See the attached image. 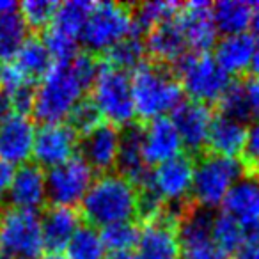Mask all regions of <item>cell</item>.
Returning a JSON list of instances; mask_svg holds the SVG:
<instances>
[{"label":"cell","instance_id":"cell-1","mask_svg":"<svg viewBox=\"0 0 259 259\" xmlns=\"http://www.w3.org/2000/svg\"><path fill=\"white\" fill-rule=\"evenodd\" d=\"M80 219L89 227L137 222V188L121 174H101L82 199Z\"/></svg>","mask_w":259,"mask_h":259},{"label":"cell","instance_id":"cell-2","mask_svg":"<svg viewBox=\"0 0 259 259\" xmlns=\"http://www.w3.org/2000/svg\"><path fill=\"white\" fill-rule=\"evenodd\" d=\"M135 121L146 122L156 117H165L183 101V89L176 75L167 66L142 62L132 76Z\"/></svg>","mask_w":259,"mask_h":259},{"label":"cell","instance_id":"cell-3","mask_svg":"<svg viewBox=\"0 0 259 259\" xmlns=\"http://www.w3.org/2000/svg\"><path fill=\"white\" fill-rule=\"evenodd\" d=\"M83 91L85 87L76 76L71 61L54 62L36 89L32 114L43 124L62 122L82 100Z\"/></svg>","mask_w":259,"mask_h":259},{"label":"cell","instance_id":"cell-4","mask_svg":"<svg viewBox=\"0 0 259 259\" xmlns=\"http://www.w3.org/2000/svg\"><path fill=\"white\" fill-rule=\"evenodd\" d=\"M197 156L190 197L195 204L211 209L222 204L238 178L245 176L243 165L240 158H226L208 151H202Z\"/></svg>","mask_w":259,"mask_h":259},{"label":"cell","instance_id":"cell-5","mask_svg":"<svg viewBox=\"0 0 259 259\" xmlns=\"http://www.w3.org/2000/svg\"><path fill=\"white\" fill-rule=\"evenodd\" d=\"M178 82L183 93L190 96L192 101L202 105H211L222 98V94L231 85V76L217 64L213 55L209 54H194L187 55L178 61L172 68Z\"/></svg>","mask_w":259,"mask_h":259},{"label":"cell","instance_id":"cell-6","mask_svg":"<svg viewBox=\"0 0 259 259\" xmlns=\"http://www.w3.org/2000/svg\"><path fill=\"white\" fill-rule=\"evenodd\" d=\"M132 27V6L121 2H98L91 8L80 39L87 47V52L101 55L105 50L130 36Z\"/></svg>","mask_w":259,"mask_h":259},{"label":"cell","instance_id":"cell-7","mask_svg":"<svg viewBox=\"0 0 259 259\" xmlns=\"http://www.w3.org/2000/svg\"><path fill=\"white\" fill-rule=\"evenodd\" d=\"M91 87V100L105 121L115 126H126L135 121L132 78L128 73L101 64Z\"/></svg>","mask_w":259,"mask_h":259},{"label":"cell","instance_id":"cell-8","mask_svg":"<svg viewBox=\"0 0 259 259\" xmlns=\"http://www.w3.org/2000/svg\"><path fill=\"white\" fill-rule=\"evenodd\" d=\"M45 248L41 217L18 208H0V250L13 259H37Z\"/></svg>","mask_w":259,"mask_h":259},{"label":"cell","instance_id":"cell-9","mask_svg":"<svg viewBox=\"0 0 259 259\" xmlns=\"http://www.w3.org/2000/svg\"><path fill=\"white\" fill-rule=\"evenodd\" d=\"M47 176V199L50 206L73 208L85 197L93 185L94 170L85 160L75 155L68 162L48 169Z\"/></svg>","mask_w":259,"mask_h":259},{"label":"cell","instance_id":"cell-10","mask_svg":"<svg viewBox=\"0 0 259 259\" xmlns=\"http://www.w3.org/2000/svg\"><path fill=\"white\" fill-rule=\"evenodd\" d=\"M78 148V135L68 122H48L36 130L32 146L34 163L43 167H57L73 158Z\"/></svg>","mask_w":259,"mask_h":259},{"label":"cell","instance_id":"cell-11","mask_svg":"<svg viewBox=\"0 0 259 259\" xmlns=\"http://www.w3.org/2000/svg\"><path fill=\"white\" fill-rule=\"evenodd\" d=\"M194 167L195 158L190 153H178L176 156L156 165L153 172V185L165 204H181L192 201Z\"/></svg>","mask_w":259,"mask_h":259},{"label":"cell","instance_id":"cell-12","mask_svg":"<svg viewBox=\"0 0 259 259\" xmlns=\"http://www.w3.org/2000/svg\"><path fill=\"white\" fill-rule=\"evenodd\" d=\"M137 247L139 259H180L183 248L178 238V220L163 209L158 219L141 227Z\"/></svg>","mask_w":259,"mask_h":259},{"label":"cell","instance_id":"cell-13","mask_svg":"<svg viewBox=\"0 0 259 259\" xmlns=\"http://www.w3.org/2000/svg\"><path fill=\"white\" fill-rule=\"evenodd\" d=\"M170 121L180 135L181 146L187 148V153L192 156L201 155L206 149L209 126L213 121L211 108L197 101L183 100L172 110Z\"/></svg>","mask_w":259,"mask_h":259},{"label":"cell","instance_id":"cell-14","mask_svg":"<svg viewBox=\"0 0 259 259\" xmlns=\"http://www.w3.org/2000/svg\"><path fill=\"white\" fill-rule=\"evenodd\" d=\"M176 23L183 32L187 47L194 54H208L217 41V27L213 22L209 2H188L180 8Z\"/></svg>","mask_w":259,"mask_h":259},{"label":"cell","instance_id":"cell-15","mask_svg":"<svg viewBox=\"0 0 259 259\" xmlns=\"http://www.w3.org/2000/svg\"><path fill=\"white\" fill-rule=\"evenodd\" d=\"M80 158L93 170L101 174H108L117 163L119 153V128L112 122L103 121L100 126L78 139Z\"/></svg>","mask_w":259,"mask_h":259},{"label":"cell","instance_id":"cell-16","mask_svg":"<svg viewBox=\"0 0 259 259\" xmlns=\"http://www.w3.org/2000/svg\"><path fill=\"white\" fill-rule=\"evenodd\" d=\"M34 122L29 115L9 114L0 121V160L9 165H22L32 156Z\"/></svg>","mask_w":259,"mask_h":259},{"label":"cell","instance_id":"cell-17","mask_svg":"<svg viewBox=\"0 0 259 259\" xmlns=\"http://www.w3.org/2000/svg\"><path fill=\"white\" fill-rule=\"evenodd\" d=\"M8 197L11 208L27 209L37 213V209L47 208V176L45 170L36 163H22L13 174Z\"/></svg>","mask_w":259,"mask_h":259},{"label":"cell","instance_id":"cell-18","mask_svg":"<svg viewBox=\"0 0 259 259\" xmlns=\"http://www.w3.org/2000/svg\"><path fill=\"white\" fill-rule=\"evenodd\" d=\"M146 55H149V62L160 66H167L172 69L183 55L188 54L187 41L183 32L178 27L176 18L162 22L146 32L144 39Z\"/></svg>","mask_w":259,"mask_h":259},{"label":"cell","instance_id":"cell-19","mask_svg":"<svg viewBox=\"0 0 259 259\" xmlns=\"http://www.w3.org/2000/svg\"><path fill=\"white\" fill-rule=\"evenodd\" d=\"M224 213L233 217L245 231L259 226V180L248 178L233 185L222 201Z\"/></svg>","mask_w":259,"mask_h":259},{"label":"cell","instance_id":"cell-20","mask_svg":"<svg viewBox=\"0 0 259 259\" xmlns=\"http://www.w3.org/2000/svg\"><path fill=\"white\" fill-rule=\"evenodd\" d=\"M144 160L149 167L158 165L181 153V141L170 117H156L144 124Z\"/></svg>","mask_w":259,"mask_h":259},{"label":"cell","instance_id":"cell-21","mask_svg":"<svg viewBox=\"0 0 259 259\" xmlns=\"http://www.w3.org/2000/svg\"><path fill=\"white\" fill-rule=\"evenodd\" d=\"M80 227V213L75 208L48 204L41 217L43 243L48 254H61Z\"/></svg>","mask_w":259,"mask_h":259},{"label":"cell","instance_id":"cell-22","mask_svg":"<svg viewBox=\"0 0 259 259\" xmlns=\"http://www.w3.org/2000/svg\"><path fill=\"white\" fill-rule=\"evenodd\" d=\"M247 135L248 130L243 122L217 114L213 115L211 126H209L204 151L226 156V158H238V156L241 158L247 146Z\"/></svg>","mask_w":259,"mask_h":259},{"label":"cell","instance_id":"cell-23","mask_svg":"<svg viewBox=\"0 0 259 259\" xmlns=\"http://www.w3.org/2000/svg\"><path fill=\"white\" fill-rule=\"evenodd\" d=\"M255 39L250 34H233L224 36L217 43L213 59L227 75H243L250 69L252 55H254Z\"/></svg>","mask_w":259,"mask_h":259},{"label":"cell","instance_id":"cell-24","mask_svg":"<svg viewBox=\"0 0 259 259\" xmlns=\"http://www.w3.org/2000/svg\"><path fill=\"white\" fill-rule=\"evenodd\" d=\"M213 220L215 215H211V209L202 208L192 201L178 219V238L181 248H194L211 243Z\"/></svg>","mask_w":259,"mask_h":259},{"label":"cell","instance_id":"cell-25","mask_svg":"<svg viewBox=\"0 0 259 259\" xmlns=\"http://www.w3.org/2000/svg\"><path fill=\"white\" fill-rule=\"evenodd\" d=\"M9 64H13V68L18 71V75L25 82L34 83L45 78L54 62H52V55L45 47L43 39L34 34V36L27 37L25 43L16 54L15 62H9Z\"/></svg>","mask_w":259,"mask_h":259},{"label":"cell","instance_id":"cell-26","mask_svg":"<svg viewBox=\"0 0 259 259\" xmlns=\"http://www.w3.org/2000/svg\"><path fill=\"white\" fill-rule=\"evenodd\" d=\"M217 32L224 36L243 34L252 25V4L241 0H222L211 6Z\"/></svg>","mask_w":259,"mask_h":259},{"label":"cell","instance_id":"cell-27","mask_svg":"<svg viewBox=\"0 0 259 259\" xmlns=\"http://www.w3.org/2000/svg\"><path fill=\"white\" fill-rule=\"evenodd\" d=\"M100 57V62L105 66H110L119 71H135L139 66L144 62L146 57V47L144 39L137 34H130L124 39L115 43L108 50H105Z\"/></svg>","mask_w":259,"mask_h":259},{"label":"cell","instance_id":"cell-28","mask_svg":"<svg viewBox=\"0 0 259 259\" xmlns=\"http://www.w3.org/2000/svg\"><path fill=\"white\" fill-rule=\"evenodd\" d=\"M180 8L181 4L178 2H142L132 6V18H134L132 32L141 37L146 36V32L155 25L176 18Z\"/></svg>","mask_w":259,"mask_h":259},{"label":"cell","instance_id":"cell-29","mask_svg":"<svg viewBox=\"0 0 259 259\" xmlns=\"http://www.w3.org/2000/svg\"><path fill=\"white\" fill-rule=\"evenodd\" d=\"M93 4L94 2H85V0H71V2L59 4L57 13L48 27L73 39H80Z\"/></svg>","mask_w":259,"mask_h":259},{"label":"cell","instance_id":"cell-30","mask_svg":"<svg viewBox=\"0 0 259 259\" xmlns=\"http://www.w3.org/2000/svg\"><path fill=\"white\" fill-rule=\"evenodd\" d=\"M29 29L20 13H9L0 16V62L9 64L15 61L16 54L25 43Z\"/></svg>","mask_w":259,"mask_h":259},{"label":"cell","instance_id":"cell-31","mask_svg":"<svg viewBox=\"0 0 259 259\" xmlns=\"http://www.w3.org/2000/svg\"><path fill=\"white\" fill-rule=\"evenodd\" d=\"M245 233L247 231L233 219V217L220 213L213 220V229H211V243L215 245L219 250H222L226 255L238 254L245 241Z\"/></svg>","mask_w":259,"mask_h":259},{"label":"cell","instance_id":"cell-32","mask_svg":"<svg viewBox=\"0 0 259 259\" xmlns=\"http://www.w3.org/2000/svg\"><path fill=\"white\" fill-rule=\"evenodd\" d=\"M64 250L66 259H105V247L100 233L89 226L78 227Z\"/></svg>","mask_w":259,"mask_h":259},{"label":"cell","instance_id":"cell-33","mask_svg":"<svg viewBox=\"0 0 259 259\" xmlns=\"http://www.w3.org/2000/svg\"><path fill=\"white\" fill-rule=\"evenodd\" d=\"M217 110H219V115L234 119V121L245 124L252 115L247 91H245V83L231 82V85L222 94V98L217 101Z\"/></svg>","mask_w":259,"mask_h":259},{"label":"cell","instance_id":"cell-34","mask_svg":"<svg viewBox=\"0 0 259 259\" xmlns=\"http://www.w3.org/2000/svg\"><path fill=\"white\" fill-rule=\"evenodd\" d=\"M141 227L137 222H119L101 229L100 238L105 248L110 252H130L137 245Z\"/></svg>","mask_w":259,"mask_h":259},{"label":"cell","instance_id":"cell-35","mask_svg":"<svg viewBox=\"0 0 259 259\" xmlns=\"http://www.w3.org/2000/svg\"><path fill=\"white\" fill-rule=\"evenodd\" d=\"M57 8L59 2H54V0H25L18 4L20 16L25 22L27 29L34 32H39L50 25L57 13Z\"/></svg>","mask_w":259,"mask_h":259},{"label":"cell","instance_id":"cell-36","mask_svg":"<svg viewBox=\"0 0 259 259\" xmlns=\"http://www.w3.org/2000/svg\"><path fill=\"white\" fill-rule=\"evenodd\" d=\"M103 121V115L100 114V110L91 98H82L68 115V126L78 135V139L93 132Z\"/></svg>","mask_w":259,"mask_h":259},{"label":"cell","instance_id":"cell-37","mask_svg":"<svg viewBox=\"0 0 259 259\" xmlns=\"http://www.w3.org/2000/svg\"><path fill=\"white\" fill-rule=\"evenodd\" d=\"M243 165V172L248 178L259 180V122H255L247 135V146H245L243 156L240 158Z\"/></svg>","mask_w":259,"mask_h":259},{"label":"cell","instance_id":"cell-38","mask_svg":"<svg viewBox=\"0 0 259 259\" xmlns=\"http://www.w3.org/2000/svg\"><path fill=\"white\" fill-rule=\"evenodd\" d=\"M236 259H259V226L245 233V241L238 250Z\"/></svg>","mask_w":259,"mask_h":259},{"label":"cell","instance_id":"cell-39","mask_svg":"<svg viewBox=\"0 0 259 259\" xmlns=\"http://www.w3.org/2000/svg\"><path fill=\"white\" fill-rule=\"evenodd\" d=\"M180 259H227V255L222 250H219L213 243H208L201 245V247L185 248Z\"/></svg>","mask_w":259,"mask_h":259},{"label":"cell","instance_id":"cell-40","mask_svg":"<svg viewBox=\"0 0 259 259\" xmlns=\"http://www.w3.org/2000/svg\"><path fill=\"white\" fill-rule=\"evenodd\" d=\"M245 91H247L248 103H250V110L254 115L259 117V76L250 78L245 83Z\"/></svg>","mask_w":259,"mask_h":259},{"label":"cell","instance_id":"cell-41","mask_svg":"<svg viewBox=\"0 0 259 259\" xmlns=\"http://www.w3.org/2000/svg\"><path fill=\"white\" fill-rule=\"evenodd\" d=\"M13 174H15L13 165H9V163L0 160V199L8 194L9 185H11V181H13Z\"/></svg>","mask_w":259,"mask_h":259},{"label":"cell","instance_id":"cell-42","mask_svg":"<svg viewBox=\"0 0 259 259\" xmlns=\"http://www.w3.org/2000/svg\"><path fill=\"white\" fill-rule=\"evenodd\" d=\"M250 71L254 73L255 76H259V37L255 39V45H254V55H252Z\"/></svg>","mask_w":259,"mask_h":259},{"label":"cell","instance_id":"cell-43","mask_svg":"<svg viewBox=\"0 0 259 259\" xmlns=\"http://www.w3.org/2000/svg\"><path fill=\"white\" fill-rule=\"evenodd\" d=\"M18 4L11 2V0H0V16L2 15H9V13H16Z\"/></svg>","mask_w":259,"mask_h":259},{"label":"cell","instance_id":"cell-44","mask_svg":"<svg viewBox=\"0 0 259 259\" xmlns=\"http://www.w3.org/2000/svg\"><path fill=\"white\" fill-rule=\"evenodd\" d=\"M105 259H139L137 254H134V252H110V254L107 255Z\"/></svg>","mask_w":259,"mask_h":259},{"label":"cell","instance_id":"cell-45","mask_svg":"<svg viewBox=\"0 0 259 259\" xmlns=\"http://www.w3.org/2000/svg\"><path fill=\"white\" fill-rule=\"evenodd\" d=\"M252 25L259 32V2L252 6Z\"/></svg>","mask_w":259,"mask_h":259},{"label":"cell","instance_id":"cell-46","mask_svg":"<svg viewBox=\"0 0 259 259\" xmlns=\"http://www.w3.org/2000/svg\"><path fill=\"white\" fill-rule=\"evenodd\" d=\"M41 259H66L64 255H61V254H47V255H43Z\"/></svg>","mask_w":259,"mask_h":259},{"label":"cell","instance_id":"cell-47","mask_svg":"<svg viewBox=\"0 0 259 259\" xmlns=\"http://www.w3.org/2000/svg\"><path fill=\"white\" fill-rule=\"evenodd\" d=\"M0 85H2V68H0Z\"/></svg>","mask_w":259,"mask_h":259},{"label":"cell","instance_id":"cell-48","mask_svg":"<svg viewBox=\"0 0 259 259\" xmlns=\"http://www.w3.org/2000/svg\"><path fill=\"white\" fill-rule=\"evenodd\" d=\"M2 259H13V257H9V255H4V254H2Z\"/></svg>","mask_w":259,"mask_h":259},{"label":"cell","instance_id":"cell-49","mask_svg":"<svg viewBox=\"0 0 259 259\" xmlns=\"http://www.w3.org/2000/svg\"><path fill=\"white\" fill-rule=\"evenodd\" d=\"M0 259H2V250H0Z\"/></svg>","mask_w":259,"mask_h":259}]
</instances>
